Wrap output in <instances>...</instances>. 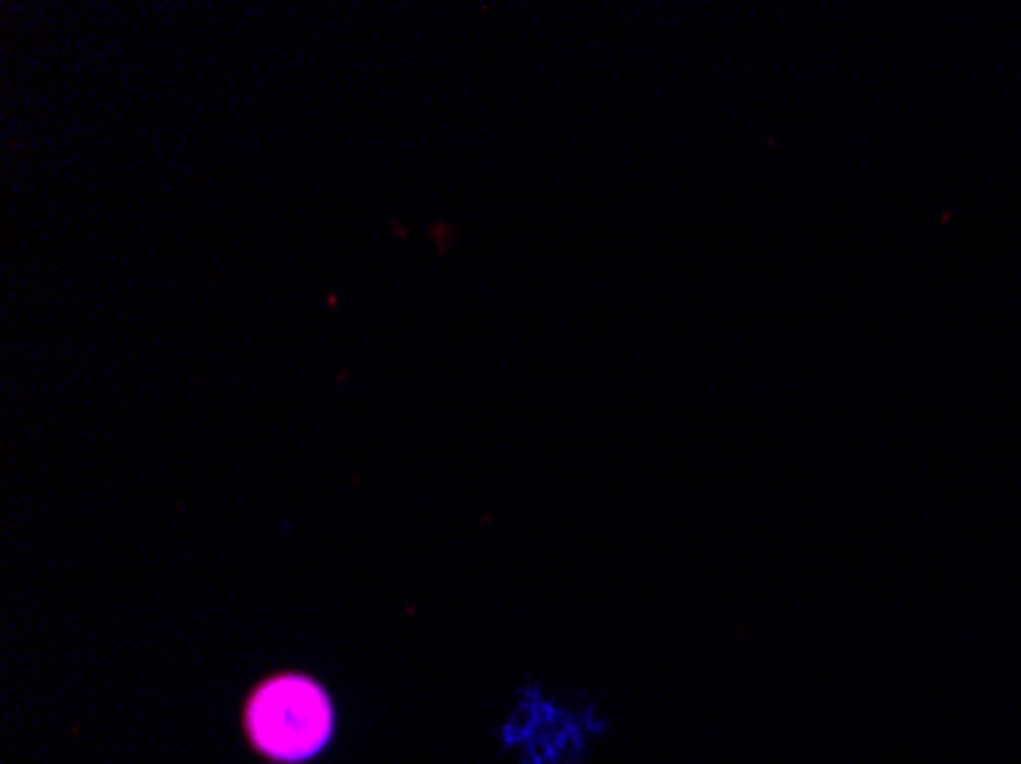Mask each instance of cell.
I'll list each match as a JSON object with an SVG mask.
<instances>
[{
    "instance_id": "7a4b0ae2",
    "label": "cell",
    "mask_w": 1021,
    "mask_h": 764,
    "mask_svg": "<svg viewBox=\"0 0 1021 764\" xmlns=\"http://www.w3.org/2000/svg\"><path fill=\"white\" fill-rule=\"evenodd\" d=\"M245 731L254 750L273 762H309L331 743L333 703L316 679L279 672L254 688L245 703Z\"/></svg>"
},
{
    "instance_id": "6da1fadb",
    "label": "cell",
    "mask_w": 1021,
    "mask_h": 764,
    "mask_svg": "<svg viewBox=\"0 0 1021 764\" xmlns=\"http://www.w3.org/2000/svg\"><path fill=\"white\" fill-rule=\"evenodd\" d=\"M606 719L594 703H570L530 682L499 725V746L514 764H591Z\"/></svg>"
}]
</instances>
